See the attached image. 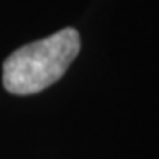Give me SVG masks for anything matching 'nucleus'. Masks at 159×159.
Returning <instances> with one entry per match:
<instances>
[{"label":"nucleus","instance_id":"obj_1","mask_svg":"<svg viewBox=\"0 0 159 159\" xmlns=\"http://www.w3.org/2000/svg\"><path fill=\"white\" fill-rule=\"evenodd\" d=\"M80 34L64 29L12 51L4 62V87L16 96H29L48 89L64 76L80 53Z\"/></svg>","mask_w":159,"mask_h":159}]
</instances>
